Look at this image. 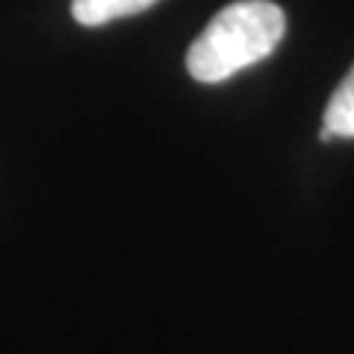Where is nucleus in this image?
<instances>
[{
	"instance_id": "nucleus-2",
	"label": "nucleus",
	"mask_w": 354,
	"mask_h": 354,
	"mask_svg": "<svg viewBox=\"0 0 354 354\" xmlns=\"http://www.w3.org/2000/svg\"><path fill=\"white\" fill-rule=\"evenodd\" d=\"M320 140H354V66L330 95L326 115H323Z\"/></svg>"
},
{
	"instance_id": "nucleus-1",
	"label": "nucleus",
	"mask_w": 354,
	"mask_h": 354,
	"mask_svg": "<svg viewBox=\"0 0 354 354\" xmlns=\"http://www.w3.org/2000/svg\"><path fill=\"white\" fill-rule=\"evenodd\" d=\"M286 32V19L270 0H236L218 11L187 53L189 74L203 84L226 82L266 61Z\"/></svg>"
},
{
	"instance_id": "nucleus-3",
	"label": "nucleus",
	"mask_w": 354,
	"mask_h": 354,
	"mask_svg": "<svg viewBox=\"0 0 354 354\" xmlns=\"http://www.w3.org/2000/svg\"><path fill=\"white\" fill-rule=\"evenodd\" d=\"M158 0H74L71 13H74V19L79 24L102 26L115 21V19L147 11Z\"/></svg>"
}]
</instances>
